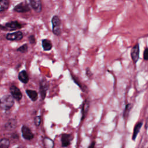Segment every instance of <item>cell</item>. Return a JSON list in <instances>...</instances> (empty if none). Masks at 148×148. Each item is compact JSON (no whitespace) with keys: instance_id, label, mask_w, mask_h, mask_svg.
Instances as JSON below:
<instances>
[{"instance_id":"cell-1","label":"cell","mask_w":148,"mask_h":148,"mask_svg":"<svg viewBox=\"0 0 148 148\" xmlns=\"http://www.w3.org/2000/svg\"><path fill=\"white\" fill-rule=\"evenodd\" d=\"M14 103V99L12 95H5L0 99V108L4 110H9L13 106Z\"/></svg>"},{"instance_id":"cell-2","label":"cell","mask_w":148,"mask_h":148,"mask_svg":"<svg viewBox=\"0 0 148 148\" xmlns=\"http://www.w3.org/2000/svg\"><path fill=\"white\" fill-rule=\"evenodd\" d=\"M61 23V20L58 16L55 15L52 17L51 23L53 27V32L54 35L57 36H59L61 34V29L60 28Z\"/></svg>"},{"instance_id":"cell-3","label":"cell","mask_w":148,"mask_h":148,"mask_svg":"<svg viewBox=\"0 0 148 148\" xmlns=\"http://www.w3.org/2000/svg\"><path fill=\"white\" fill-rule=\"evenodd\" d=\"M22 25L17 21H12L6 23L4 25H0V28L3 30L13 31L17 29H20Z\"/></svg>"},{"instance_id":"cell-4","label":"cell","mask_w":148,"mask_h":148,"mask_svg":"<svg viewBox=\"0 0 148 148\" xmlns=\"http://www.w3.org/2000/svg\"><path fill=\"white\" fill-rule=\"evenodd\" d=\"M139 53H140V49H139V43L136 42L134 46L132 47L130 52L131 58L134 64H136L139 58Z\"/></svg>"},{"instance_id":"cell-5","label":"cell","mask_w":148,"mask_h":148,"mask_svg":"<svg viewBox=\"0 0 148 148\" xmlns=\"http://www.w3.org/2000/svg\"><path fill=\"white\" fill-rule=\"evenodd\" d=\"M49 83L48 82L45 80V79H43L42 80H41L40 83V88H39V91H40V96L42 99H44L46 95V91L49 88Z\"/></svg>"},{"instance_id":"cell-6","label":"cell","mask_w":148,"mask_h":148,"mask_svg":"<svg viewBox=\"0 0 148 148\" xmlns=\"http://www.w3.org/2000/svg\"><path fill=\"white\" fill-rule=\"evenodd\" d=\"M13 10L19 13H25L30 10V8L28 4L25 2H21L17 5H16L13 9Z\"/></svg>"},{"instance_id":"cell-7","label":"cell","mask_w":148,"mask_h":148,"mask_svg":"<svg viewBox=\"0 0 148 148\" xmlns=\"http://www.w3.org/2000/svg\"><path fill=\"white\" fill-rule=\"evenodd\" d=\"M90 108V101L88 98L84 100L82 104V118L81 120H83L86 116L88 110Z\"/></svg>"},{"instance_id":"cell-8","label":"cell","mask_w":148,"mask_h":148,"mask_svg":"<svg viewBox=\"0 0 148 148\" xmlns=\"http://www.w3.org/2000/svg\"><path fill=\"white\" fill-rule=\"evenodd\" d=\"M10 91L13 98L17 101H20L22 98V94L18 88L15 86H12L10 87Z\"/></svg>"},{"instance_id":"cell-9","label":"cell","mask_w":148,"mask_h":148,"mask_svg":"<svg viewBox=\"0 0 148 148\" xmlns=\"http://www.w3.org/2000/svg\"><path fill=\"white\" fill-rule=\"evenodd\" d=\"M71 77L73 80V81L74 82V83L77 84L78 86V87L82 90V91L84 92H87L88 91V87L86 85L84 84L79 79V77L73 74H71Z\"/></svg>"},{"instance_id":"cell-10","label":"cell","mask_w":148,"mask_h":148,"mask_svg":"<svg viewBox=\"0 0 148 148\" xmlns=\"http://www.w3.org/2000/svg\"><path fill=\"white\" fill-rule=\"evenodd\" d=\"M23 37L21 31H16L13 33H8L6 35V39L9 40H20Z\"/></svg>"},{"instance_id":"cell-11","label":"cell","mask_w":148,"mask_h":148,"mask_svg":"<svg viewBox=\"0 0 148 148\" xmlns=\"http://www.w3.org/2000/svg\"><path fill=\"white\" fill-rule=\"evenodd\" d=\"M23 136L24 139L31 140L34 138V134L32 133L30 129L25 125H23L21 128Z\"/></svg>"},{"instance_id":"cell-12","label":"cell","mask_w":148,"mask_h":148,"mask_svg":"<svg viewBox=\"0 0 148 148\" xmlns=\"http://www.w3.org/2000/svg\"><path fill=\"white\" fill-rule=\"evenodd\" d=\"M72 139V136L69 134H64L61 136V143L62 146L67 147L71 144V141Z\"/></svg>"},{"instance_id":"cell-13","label":"cell","mask_w":148,"mask_h":148,"mask_svg":"<svg viewBox=\"0 0 148 148\" xmlns=\"http://www.w3.org/2000/svg\"><path fill=\"white\" fill-rule=\"evenodd\" d=\"M30 5L32 8L38 13H39L42 11V3L39 0H32L30 1Z\"/></svg>"},{"instance_id":"cell-14","label":"cell","mask_w":148,"mask_h":148,"mask_svg":"<svg viewBox=\"0 0 148 148\" xmlns=\"http://www.w3.org/2000/svg\"><path fill=\"white\" fill-rule=\"evenodd\" d=\"M142 125H143V121H139L135 124V125L134 128L133 133H132V139L133 140H135V139L136 138V137L138 136V134H139Z\"/></svg>"},{"instance_id":"cell-15","label":"cell","mask_w":148,"mask_h":148,"mask_svg":"<svg viewBox=\"0 0 148 148\" xmlns=\"http://www.w3.org/2000/svg\"><path fill=\"white\" fill-rule=\"evenodd\" d=\"M18 78L23 83H27L29 80L28 75L25 71H21L18 74Z\"/></svg>"},{"instance_id":"cell-16","label":"cell","mask_w":148,"mask_h":148,"mask_svg":"<svg viewBox=\"0 0 148 148\" xmlns=\"http://www.w3.org/2000/svg\"><path fill=\"white\" fill-rule=\"evenodd\" d=\"M42 45L43 50L45 51H49L52 48V43L49 39H43L42 40Z\"/></svg>"},{"instance_id":"cell-17","label":"cell","mask_w":148,"mask_h":148,"mask_svg":"<svg viewBox=\"0 0 148 148\" xmlns=\"http://www.w3.org/2000/svg\"><path fill=\"white\" fill-rule=\"evenodd\" d=\"M26 93L32 101H35L38 99V93L36 91L32 90H26Z\"/></svg>"},{"instance_id":"cell-18","label":"cell","mask_w":148,"mask_h":148,"mask_svg":"<svg viewBox=\"0 0 148 148\" xmlns=\"http://www.w3.org/2000/svg\"><path fill=\"white\" fill-rule=\"evenodd\" d=\"M9 6V2L7 0L0 1V12H3L8 9Z\"/></svg>"},{"instance_id":"cell-19","label":"cell","mask_w":148,"mask_h":148,"mask_svg":"<svg viewBox=\"0 0 148 148\" xmlns=\"http://www.w3.org/2000/svg\"><path fill=\"white\" fill-rule=\"evenodd\" d=\"M131 108H132V106H131V104L130 103H126L125 108L123 111V117L124 119H126L128 117Z\"/></svg>"},{"instance_id":"cell-20","label":"cell","mask_w":148,"mask_h":148,"mask_svg":"<svg viewBox=\"0 0 148 148\" xmlns=\"http://www.w3.org/2000/svg\"><path fill=\"white\" fill-rule=\"evenodd\" d=\"M43 143L45 148H53L54 143L52 140L49 138H45L43 140Z\"/></svg>"},{"instance_id":"cell-21","label":"cell","mask_w":148,"mask_h":148,"mask_svg":"<svg viewBox=\"0 0 148 148\" xmlns=\"http://www.w3.org/2000/svg\"><path fill=\"white\" fill-rule=\"evenodd\" d=\"M10 145L9 140L6 138H3L0 140V148H8Z\"/></svg>"},{"instance_id":"cell-22","label":"cell","mask_w":148,"mask_h":148,"mask_svg":"<svg viewBox=\"0 0 148 148\" xmlns=\"http://www.w3.org/2000/svg\"><path fill=\"white\" fill-rule=\"evenodd\" d=\"M16 121L15 120H13V119H12V120H10L8 123L6 124V128H8V129H13L14 128H15L16 127Z\"/></svg>"},{"instance_id":"cell-23","label":"cell","mask_w":148,"mask_h":148,"mask_svg":"<svg viewBox=\"0 0 148 148\" xmlns=\"http://www.w3.org/2000/svg\"><path fill=\"white\" fill-rule=\"evenodd\" d=\"M28 50V46L27 44H24L17 49V51L21 53H25Z\"/></svg>"},{"instance_id":"cell-24","label":"cell","mask_w":148,"mask_h":148,"mask_svg":"<svg viewBox=\"0 0 148 148\" xmlns=\"http://www.w3.org/2000/svg\"><path fill=\"white\" fill-rule=\"evenodd\" d=\"M86 75L87 76V77L89 79H91L92 76H93V73L91 72V70L90 68L87 67L86 69Z\"/></svg>"},{"instance_id":"cell-25","label":"cell","mask_w":148,"mask_h":148,"mask_svg":"<svg viewBox=\"0 0 148 148\" xmlns=\"http://www.w3.org/2000/svg\"><path fill=\"white\" fill-rule=\"evenodd\" d=\"M143 57L144 60L148 61V47H146L143 53Z\"/></svg>"},{"instance_id":"cell-26","label":"cell","mask_w":148,"mask_h":148,"mask_svg":"<svg viewBox=\"0 0 148 148\" xmlns=\"http://www.w3.org/2000/svg\"><path fill=\"white\" fill-rule=\"evenodd\" d=\"M34 122H35V124L36 125L39 126L40 125V123H41V117H40V116H36L35 118Z\"/></svg>"},{"instance_id":"cell-27","label":"cell","mask_w":148,"mask_h":148,"mask_svg":"<svg viewBox=\"0 0 148 148\" xmlns=\"http://www.w3.org/2000/svg\"><path fill=\"white\" fill-rule=\"evenodd\" d=\"M29 40L30 43H31V44L35 43V38L34 36V35H31L29 37Z\"/></svg>"},{"instance_id":"cell-28","label":"cell","mask_w":148,"mask_h":148,"mask_svg":"<svg viewBox=\"0 0 148 148\" xmlns=\"http://www.w3.org/2000/svg\"><path fill=\"white\" fill-rule=\"evenodd\" d=\"M95 142L94 141H93L90 143V145H89L88 148H95Z\"/></svg>"}]
</instances>
